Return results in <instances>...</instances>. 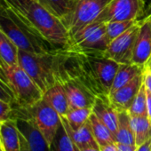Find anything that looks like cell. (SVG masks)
<instances>
[{"label":"cell","mask_w":151,"mask_h":151,"mask_svg":"<svg viewBox=\"0 0 151 151\" xmlns=\"http://www.w3.org/2000/svg\"><path fill=\"white\" fill-rule=\"evenodd\" d=\"M61 68L94 96H109L119 63L106 52H81L61 48Z\"/></svg>","instance_id":"6da1fadb"},{"label":"cell","mask_w":151,"mask_h":151,"mask_svg":"<svg viewBox=\"0 0 151 151\" xmlns=\"http://www.w3.org/2000/svg\"><path fill=\"white\" fill-rule=\"evenodd\" d=\"M0 29L10 37L19 50L34 53L56 50L40 37L25 17L20 16L12 9L0 8Z\"/></svg>","instance_id":"7a4b0ae2"},{"label":"cell","mask_w":151,"mask_h":151,"mask_svg":"<svg viewBox=\"0 0 151 151\" xmlns=\"http://www.w3.org/2000/svg\"><path fill=\"white\" fill-rule=\"evenodd\" d=\"M24 16L40 37L56 49L69 46L70 36L62 21L42 6L37 0H31L27 6Z\"/></svg>","instance_id":"3957f363"},{"label":"cell","mask_w":151,"mask_h":151,"mask_svg":"<svg viewBox=\"0 0 151 151\" xmlns=\"http://www.w3.org/2000/svg\"><path fill=\"white\" fill-rule=\"evenodd\" d=\"M60 49L44 53L19 50V65L29 74L43 93L57 83Z\"/></svg>","instance_id":"277c9868"},{"label":"cell","mask_w":151,"mask_h":151,"mask_svg":"<svg viewBox=\"0 0 151 151\" xmlns=\"http://www.w3.org/2000/svg\"><path fill=\"white\" fill-rule=\"evenodd\" d=\"M24 117L30 120L40 131L49 146L61 125V117L43 98L29 108H18L14 106L13 117Z\"/></svg>","instance_id":"5b68a950"},{"label":"cell","mask_w":151,"mask_h":151,"mask_svg":"<svg viewBox=\"0 0 151 151\" xmlns=\"http://www.w3.org/2000/svg\"><path fill=\"white\" fill-rule=\"evenodd\" d=\"M2 66L7 76L9 86L15 97V104L13 106L29 108L43 98V91L20 65L9 67L3 63Z\"/></svg>","instance_id":"8992f818"},{"label":"cell","mask_w":151,"mask_h":151,"mask_svg":"<svg viewBox=\"0 0 151 151\" xmlns=\"http://www.w3.org/2000/svg\"><path fill=\"white\" fill-rule=\"evenodd\" d=\"M111 0H74L68 14L62 19L70 37L93 22Z\"/></svg>","instance_id":"52a82bcc"},{"label":"cell","mask_w":151,"mask_h":151,"mask_svg":"<svg viewBox=\"0 0 151 151\" xmlns=\"http://www.w3.org/2000/svg\"><path fill=\"white\" fill-rule=\"evenodd\" d=\"M109 40L105 22H92L70 37L68 49L81 52H106Z\"/></svg>","instance_id":"ba28073f"},{"label":"cell","mask_w":151,"mask_h":151,"mask_svg":"<svg viewBox=\"0 0 151 151\" xmlns=\"http://www.w3.org/2000/svg\"><path fill=\"white\" fill-rule=\"evenodd\" d=\"M144 0H111L94 22L107 23L141 20L144 18Z\"/></svg>","instance_id":"9c48e42d"},{"label":"cell","mask_w":151,"mask_h":151,"mask_svg":"<svg viewBox=\"0 0 151 151\" xmlns=\"http://www.w3.org/2000/svg\"><path fill=\"white\" fill-rule=\"evenodd\" d=\"M57 82L62 85L66 92L70 109L93 108L96 96L61 68V53Z\"/></svg>","instance_id":"30bf717a"},{"label":"cell","mask_w":151,"mask_h":151,"mask_svg":"<svg viewBox=\"0 0 151 151\" xmlns=\"http://www.w3.org/2000/svg\"><path fill=\"white\" fill-rule=\"evenodd\" d=\"M139 21L109 44L106 53L119 64L132 63Z\"/></svg>","instance_id":"8fae6325"},{"label":"cell","mask_w":151,"mask_h":151,"mask_svg":"<svg viewBox=\"0 0 151 151\" xmlns=\"http://www.w3.org/2000/svg\"><path fill=\"white\" fill-rule=\"evenodd\" d=\"M16 119L21 140V151H51L50 146L34 124L24 117Z\"/></svg>","instance_id":"7c38bea8"},{"label":"cell","mask_w":151,"mask_h":151,"mask_svg":"<svg viewBox=\"0 0 151 151\" xmlns=\"http://www.w3.org/2000/svg\"><path fill=\"white\" fill-rule=\"evenodd\" d=\"M151 58V14L139 21V32L136 37L132 63L142 68Z\"/></svg>","instance_id":"4fadbf2b"},{"label":"cell","mask_w":151,"mask_h":151,"mask_svg":"<svg viewBox=\"0 0 151 151\" xmlns=\"http://www.w3.org/2000/svg\"><path fill=\"white\" fill-rule=\"evenodd\" d=\"M143 85V71L132 81L109 94V99L117 111H128Z\"/></svg>","instance_id":"5bb4252c"},{"label":"cell","mask_w":151,"mask_h":151,"mask_svg":"<svg viewBox=\"0 0 151 151\" xmlns=\"http://www.w3.org/2000/svg\"><path fill=\"white\" fill-rule=\"evenodd\" d=\"M93 113L112 132L114 136L118 127V111L110 102L109 96H98L92 108Z\"/></svg>","instance_id":"9a60e30c"},{"label":"cell","mask_w":151,"mask_h":151,"mask_svg":"<svg viewBox=\"0 0 151 151\" xmlns=\"http://www.w3.org/2000/svg\"><path fill=\"white\" fill-rule=\"evenodd\" d=\"M0 149L1 151H21L19 130L14 117L0 124Z\"/></svg>","instance_id":"2e32d148"},{"label":"cell","mask_w":151,"mask_h":151,"mask_svg":"<svg viewBox=\"0 0 151 151\" xmlns=\"http://www.w3.org/2000/svg\"><path fill=\"white\" fill-rule=\"evenodd\" d=\"M60 117H61V124L64 129L66 130V132H68L73 142L76 144V146L79 148V150L89 147H99L97 141L93 137L92 128L89 123V119L78 129L74 130L69 126L64 116H60Z\"/></svg>","instance_id":"e0dca14e"},{"label":"cell","mask_w":151,"mask_h":151,"mask_svg":"<svg viewBox=\"0 0 151 151\" xmlns=\"http://www.w3.org/2000/svg\"><path fill=\"white\" fill-rule=\"evenodd\" d=\"M43 100L53 108L60 116H65L70 109L66 92L62 85L59 82L44 93Z\"/></svg>","instance_id":"ac0fdd59"},{"label":"cell","mask_w":151,"mask_h":151,"mask_svg":"<svg viewBox=\"0 0 151 151\" xmlns=\"http://www.w3.org/2000/svg\"><path fill=\"white\" fill-rule=\"evenodd\" d=\"M19 49L10 37L0 29V60L9 67L19 65Z\"/></svg>","instance_id":"d6986e66"},{"label":"cell","mask_w":151,"mask_h":151,"mask_svg":"<svg viewBox=\"0 0 151 151\" xmlns=\"http://www.w3.org/2000/svg\"><path fill=\"white\" fill-rule=\"evenodd\" d=\"M143 71V68L133 63H125L119 64V68L115 76V78L112 83L110 93H113L124 86L130 81H132L135 77Z\"/></svg>","instance_id":"ffe728a7"},{"label":"cell","mask_w":151,"mask_h":151,"mask_svg":"<svg viewBox=\"0 0 151 151\" xmlns=\"http://www.w3.org/2000/svg\"><path fill=\"white\" fill-rule=\"evenodd\" d=\"M115 141L116 143L136 145L128 111H118V127L115 135Z\"/></svg>","instance_id":"44dd1931"},{"label":"cell","mask_w":151,"mask_h":151,"mask_svg":"<svg viewBox=\"0 0 151 151\" xmlns=\"http://www.w3.org/2000/svg\"><path fill=\"white\" fill-rule=\"evenodd\" d=\"M131 124L134 132L135 144L137 147L140 146L151 138V121L147 116H131Z\"/></svg>","instance_id":"7402d4cb"},{"label":"cell","mask_w":151,"mask_h":151,"mask_svg":"<svg viewBox=\"0 0 151 151\" xmlns=\"http://www.w3.org/2000/svg\"><path fill=\"white\" fill-rule=\"evenodd\" d=\"M89 123L92 128L93 137L97 141L99 147L115 141V136L112 132L93 113H92L89 117Z\"/></svg>","instance_id":"603a6c76"},{"label":"cell","mask_w":151,"mask_h":151,"mask_svg":"<svg viewBox=\"0 0 151 151\" xmlns=\"http://www.w3.org/2000/svg\"><path fill=\"white\" fill-rule=\"evenodd\" d=\"M50 13L60 18L64 19L70 12L74 0H37Z\"/></svg>","instance_id":"cb8c5ba5"},{"label":"cell","mask_w":151,"mask_h":151,"mask_svg":"<svg viewBox=\"0 0 151 151\" xmlns=\"http://www.w3.org/2000/svg\"><path fill=\"white\" fill-rule=\"evenodd\" d=\"M50 149L51 151H80L64 129L62 124L50 145Z\"/></svg>","instance_id":"d4e9b609"},{"label":"cell","mask_w":151,"mask_h":151,"mask_svg":"<svg viewBox=\"0 0 151 151\" xmlns=\"http://www.w3.org/2000/svg\"><path fill=\"white\" fill-rule=\"evenodd\" d=\"M92 113V108L70 109L64 117L72 129L77 130L88 121Z\"/></svg>","instance_id":"484cf974"},{"label":"cell","mask_w":151,"mask_h":151,"mask_svg":"<svg viewBox=\"0 0 151 151\" xmlns=\"http://www.w3.org/2000/svg\"><path fill=\"white\" fill-rule=\"evenodd\" d=\"M128 113L131 116H147V90L143 83L139 93L135 96Z\"/></svg>","instance_id":"4316f807"},{"label":"cell","mask_w":151,"mask_h":151,"mask_svg":"<svg viewBox=\"0 0 151 151\" xmlns=\"http://www.w3.org/2000/svg\"><path fill=\"white\" fill-rule=\"evenodd\" d=\"M139 20H133V21H124V22H111L106 23V30L107 36L109 37V43L129 29L132 26H133Z\"/></svg>","instance_id":"83f0119b"},{"label":"cell","mask_w":151,"mask_h":151,"mask_svg":"<svg viewBox=\"0 0 151 151\" xmlns=\"http://www.w3.org/2000/svg\"><path fill=\"white\" fill-rule=\"evenodd\" d=\"M14 106L13 104L6 102L3 100H0V124L13 118Z\"/></svg>","instance_id":"f1b7e54d"},{"label":"cell","mask_w":151,"mask_h":151,"mask_svg":"<svg viewBox=\"0 0 151 151\" xmlns=\"http://www.w3.org/2000/svg\"><path fill=\"white\" fill-rule=\"evenodd\" d=\"M0 100H3L13 105L15 104V97L9 86L0 79Z\"/></svg>","instance_id":"f546056e"},{"label":"cell","mask_w":151,"mask_h":151,"mask_svg":"<svg viewBox=\"0 0 151 151\" xmlns=\"http://www.w3.org/2000/svg\"><path fill=\"white\" fill-rule=\"evenodd\" d=\"M31 0H11V2L13 3V5L14 6L15 9L24 16V12H25V8L27 7V6L30 3ZM25 17V16H24Z\"/></svg>","instance_id":"4dcf8cb0"},{"label":"cell","mask_w":151,"mask_h":151,"mask_svg":"<svg viewBox=\"0 0 151 151\" xmlns=\"http://www.w3.org/2000/svg\"><path fill=\"white\" fill-rule=\"evenodd\" d=\"M143 83L146 89L151 93V73L146 67L143 68Z\"/></svg>","instance_id":"1f68e13d"},{"label":"cell","mask_w":151,"mask_h":151,"mask_svg":"<svg viewBox=\"0 0 151 151\" xmlns=\"http://www.w3.org/2000/svg\"><path fill=\"white\" fill-rule=\"evenodd\" d=\"M0 8L3 9H12L14 12H15L17 14L19 15H22L14 7V6L13 5V3L11 2V0H0ZM23 16V15H22Z\"/></svg>","instance_id":"d6a6232c"},{"label":"cell","mask_w":151,"mask_h":151,"mask_svg":"<svg viewBox=\"0 0 151 151\" xmlns=\"http://www.w3.org/2000/svg\"><path fill=\"white\" fill-rule=\"evenodd\" d=\"M116 146H117V151H136V149H137L136 145L116 143Z\"/></svg>","instance_id":"836d02e7"},{"label":"cell","mask_w":151,"mask_h":151,"mask_svg":"<svg viewBox=\"0 0 151 151\" xmlns=\"http://www.w3.org/2000/svg\"><path fill=\"white\" fill-rule=\"evenodd\" d=\"M100 150L101 151H117V146H116V142H111L109 143L107 145L101 146L100 147Z\"/></svg>","instance_id":"e575fe53"},{"label":"cell","mask_w":151,"mask_h":151,"mask_svg":"<svg viewBox=\"0 0 151 151\" xmlns=\"http://www.w3.org/2000/svg\"><path fill=\"white\" fill-rule=\"evenodd\" d=\"M136 151H151V138L140 146L137 147Z\"/></svg>","instance_id":"d590c367"},{"label":"cell","mask_w":151,"mask_h":151,"mask_svg":"<svg viewBox=\"0 0 151 151\" xmlns=\"http://www.w3.org/2000/svg\"><path fill=\"white\" fill-rule=\"evenodd\" d=\"M147 116L151 121V93L147 90Z\"/></svg>","instance_id":"8d00e7d4"},{"label":"cell","mask_w":151,"mask_h":151,"mask_svg":"<svg viewBox=\"0 0 151 151\" xmlns=\"http://www.w3.org/2000/svg\"><path fill=\"white\" fill-rule=\"evenodd\" d=\"M2 61L0 60V79H1L4 83H6L7 86H9V83H8V79H7V76L3 68V66H2ZM11 88V87H10Z\"/></svg>","instance_id":"74e56055"},{"label":"cell","mask_w":151,"mask_h":151,"mask_svg":"<svg viewBox=\"0 0 151 151\" xmlns=\"http://www.w3.org/2000/svg\"><path fill=\"white\" fill-rule=\"evenodd\" d=\"M145 2V14L144 18L151 14V0H144Z\"/></svg>","instance_id":"f35d334b"},{"label":"cell","mask_w":151,"mask_h":151,"mask_svg":"<svg viewBox=\"0 0 151 151\" xmlns=\"http://www.w3.org/2000/svg\"><path fill=\"white\" fill-rule=\"evenodd\" d=\"M80 151H101V150H100V147H89L81 149Z\"/></svg>","instance_id":"ab89813d"},{"label":"cell","mask_w":151,"mask_h":151,"mask_svg":"<svg viewBox=\"0 0 151 151\" xmlns=\"http://www.w3.org/2000/svg\"><path fill=\"white\" fill-rule=\"evenodd\" d=\"M146 68H147V69L150 71V73H151V58H150V60H149V61L147 62V64L145 66Z\"/></svg>","instance_id":"60d3db41"},{"label":"cell","mask_w":151,"mask_h":151,"mask_svg":"<svg viewBox=\"0 0 151 151\" xmlns=\"http://www.w3.org/2000/svg\"><path fill=\"white\" fill-rule=\"evenodd\" d=\"M0 151H1V149H0Z\"/></svg>","instance_id":"b9f144b4"}]
</instances>
